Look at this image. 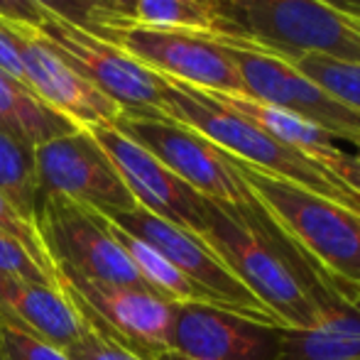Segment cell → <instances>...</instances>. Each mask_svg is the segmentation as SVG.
<instances>
[{
	"instance_id": "6da1fadb",
	"label": "cell",
	"mask_w": 360,
	"mask_h": 360,
	"mask_svg": "<svg viewBox=\"0 0 360 360\" xmlns=\"http://www.w3.org/2000/svg\"><path fill=\"white\" fill-rule=\"evenodd\" d=\"M201 240L282 328H309L333 307L285 257V238L277 236L257 201L250 206L209 201V223Z\"/></svg>"
},
{
	"instance_id": "7a4b0ae2",
	"label": "cell",
	"mask_w": 360,
	"mask_h": 360,
	"mask_svg": "<svg viewBox=\"0 0 360 360\" xmlns=\"http://www.w3.org/2000/svg\"><path fill=\"white\" fill-rule=\"evenodd\" d=\"M252 199L326 292L360 302V216L341 204L236 160Z\"/></svg>"
},
{
	"instance_id": "3957f363",
	"label": "cell",
	"mask_w": 360,
	"mask_h": 360,
	"mask_svg": "<svg viewBox=\"0 0 360 360\" xmlns=\"http://www.w3.org/2000/svg\"><path fill=\"white\" fill-rule=\"evenodd\" d=\"M162 79H165L162 113L169 115L172 120L201 133L236 160L294 186H302L316 196H323L333 204L346 206L360 216V191L338 179L323 165L267 135L252 120L233 110L214 91L196 89L167 76Z\"/></svg>"
},
{
	"instance_id": "277c9868",
	"label": "cell",
	"mask_w": 360,
	"mask_h": 360,
	"mask_svg": "<svg viewBox=\"0 0 360 360\" xmlns=\"http://www.w3.org/2000/svg\"><path fill=\"white\" fill-rule=\"evenodd\" d=\"M214 32L294 62L319 54L360 64V20L321 0H211Z\"/></svg>"
},
{
	"instance_id": "5b68a950",
	"label": "cell",
	"mask_w": 360,
	"mask_h": 360,
	"mask_svg": "<svg viewBox=\"0 0 360 360\" xmlns=\"http://www.w3.org/2000/svg\"><path fill=\"white\" fill-rule=\"evenodd\" d=\"M94 34L115 44L160 76L214 94L245 96L240 74L214 32L152 27L130 18H113L101 25Z\"/></svg>"
},
{
	"instance_id": "8992f818",
	"label": "cell",
	"mask_w": 360,
	"mask_h": 360,
	"mask_svg": "<svg viewBox=\"0 0 360 360\" xmlns=\"http://www.w3.org/2000/svg\"><path fill=\"white\" fill-rule=\"evenodd\" d=\"M113 128L145 147L204 199L228 206L255 204L238 172L236 157L223 152L201 133L172 120L169 115L157 110H120Z\"/></svg>"
},
{
	"instance_id": "52a82bcc",
	"label": "cell",
	"mask_w": 360,
	"mask_h": 360,
	"mask_svg": "<svg viewBox=\"0 0 360 360\" xmlns=\"http://www.w3.org/2000/svg\"><path fill=\"white\" fill-rule=\"evenodd\" d=\"M59 282L89 328L145 360L172 351L176 304L143 287L108 285L76 275H59Z\"/></svg>"
},
{
	"instance_id": "ba28073f",
	"label": "cell",
	"mask_w": 360,
	"mask_h": 360,
	"mask_svg": "<svg viewBox=\"0 0 360 360\" xmlns=\"http://www.w3.org/2000/svg\"><path fill=\"white\" fill-rule=\"evenodd\" d=\"M37 228L59 275L147 289L130 257L110 233L108 221L96 211L84 209L64 196H42Z\"/></svg>"
},
{
	"instance_id": "9c48e42d",
	"label": "cell",
	"mask_w": 360,
	"mask_h": 360,
	"mask_svg": "<svg viewBox=\"0 0 360 360\" xmlns=\"http://www.w3.org/2000/svg\"><path fill=\"white\" fill-rule=\"evenodd\" d=\"M39 37L86 81L105 94L120 110L162 113L165 103V79L118 49L101 39L98 34L47 15L39 27Z\"/></svg>"
},
{
	"instance_id": "30bf717a",
	"label": "cell",
	"mask_w": 360,
	"mask_h": 360,
	"mask_svg": "<svg viewBox=\"0 0 360 360\" xmlns=\"http://www.w3.org/2000/svg\"><path fill=\"white\" fill-rule=\"evenodd\" d=\"M214 37L231 54L243 86H245L248 98L289 110V113L333 133L348 145L360 143L358 110L338 103L333 96H328L326 91L319 89L314 81H309L307 76H302L282 59L260 52L245 42H238L233 37H226V34L214 32Z\"/></svg>"
},
{
	"instance_id": "8fae6325",
	"label": "cell",
	"mask_w": 360,
	"mask_h": 360,
	"mask_svg": "<svg viewBox=\"0 0 360 360\" xmlns=\"http://www.w3.org/2000/svg\"><path fill=\"white\" fill-rule=\"evenodd\" d=\"M103 218H108L120 231L140 238L147 245L155 248L160 255H165L186 280H191L196 287L204 289L214 299L216 307L236 311L240 316L255 319V321L280 326L275 321V316L248 292V287L218 260L216 252L199 236L140 209V206H135L133 211L105 214Z\"/></svg>"
},
{
	"instance_id": "7c38bea8",
	"label": "cell",
	"mask_w": 360,
	"mask_h": 360,
	"mask_svg": "<svg viewBox=\"0 0 360 360\" xmlns=\"http://www.w3.org/2000/svg\"><path fill=\"white\" fill-rule=\"evenodd\" d=\"M39 199L64 196L96 214L133 211L135 199L118 169L86 128L34 147Z\"/></svg>"
},
{
	"instance_id": "4fadbf2b",
	"label": "cell",
	"mask_w": 360,
	"mask_h": 360,
	"mask_svg": "<svg viewBox=\"0 0 360 360\" xmlns=\"http://www.w3.org/2000/svg\"><path fill=\"white\" fill-rule=\"evenodd\" d=\"M118 169L135 204L201 238L209 223V199L169 172L155 155L125 138L113 125L86 128Z\"/></svg>"
},
{
	"instance_id": "5bb4252c",
	"label": "cell",
	"mask_w": 360,
	"mask_h": 360,
	"mask_svg": "<svg viewBox=\"0 0 360 360\" xmlns=\"http://www.w3.org/2000/svg\"><path fill=\"white\" fill-rule=\"evenodd\" d=\"M282 333L214 304H176L172 351L201 360H277Z\"/></svg>"
},
{
	"instance_id": "9a60e30c",
	"label": "cell",
	"mask_w": 360,
	"mask_h": 360,
	"mask_svg": "<svg viewBox=\"0 0 360 360\" xmlns=\"http://www.w3.org/2000/svg\"><path fill=\"white\" fill-rule=\"evenodd\" d=\"M22 62V81L57 113L69 118L79 128L96 125H113L120 115V105H115L105 94H101L91 81L74 72L34 27L15 25Z\"/></svg>"
},
{
	"instance_id": "2e32d148",
	"label": "cell",
	"mask_w": 360,
	"mask_h": 360,
	"mask_svg": "<svg viewBox=\"0 0 360 360\" xmlns=\"http://www.w3.org/2000/svg\"><path fill=\"white\" fill-rule=\"evenodd\" d=\"M0 326L22 331L62 351L89 331L64 287L18 277H0Z\"/></svg>"
},
{
	"instance_id": "e0dca14e",
	"label": "cell",
	"mask_w": 360,
	"mask_h": 360,
	"mask_svg": "<svg viewBox=\"0 0 360 360\" xmlns=\"http://www.w3.org/2000/svg\"><path fill=\"white\" fill-rule=\"evenodd\" d=\"M233 110H238L240 115H245L248 120L262 128L267 135H272L275 140H280L282 145L292 147V150L302 152V155L311 157L314 162L323 165L328 172L336 174L338 165L346 160L348 152L343 150L333 133L319 128V125L309 123V120L299 118V115L282 110L277 105H267L260 101H252L248 96H228V94H218Z\"/></svg>"
},
{
	"instance_id": "ac0fdd59",
	"label": "cell",
	"mask_w": 360,
	"mask_h": 360,
	"mask_svg": "<svg viewBox=\"0 0 360 360\" xmlns=\"http://www.w3.org/2000/svg\"><path fill=\"white\" fill-rule=\"evenodd\" d=\"M277 360H360V302L333 304L309 328H285Z\"/></svg>"
},
{
	"instance_id": "d6986e66",
	"label": "cell",
	"mask_w": 360,
	"mask_h": 360,
	"mask_svg": "<svg viewBox=\"0 0 360 360\" xmlns=\"http://www.w3.org/2000/svg\"><path fill=\"white\" fill-rule=\"evenodd\" d=\"M74 130L79 125L49 108L27 84L0 69V133L37 147Z\"/></svg>"
},
{
	"instance_id": "ffe728a7",
	"label": "cell",
	"mask_w": 360,
	"mask_h": 360,
	"mask_svg": "<svg viewBox=\"0 0 360 360\" xmlns=\"http://www.w3.org/2000/svg\"><path fill=\"white\" fill-rule=\"evenodd\" d=\"M108 221V218H105ZM110 233L115 236V240L120 243V248L125 250V255L130 257V262L135 265L138 275L143 277L145 287L150 292L160 294L162 299L172 304H214V299L204 292L201 287H196L191 280H186L165 255L155 250L152 245H147L145 240L130 236V233L120 231L118 226L108 221ZM216 307V304H214Z\"/></svg>"
},
{
	"instance_id": "44dd1931",
	"label": "cell",
	"mask_w": 360,
	"mask_h": 360,
	"mask_svg": "<svg viewBox=\"0 0 360 360\" xmlns=\"http://www.w3.org/2000/svg\"><path fill=\"white\" fill-rule=\"evenodd\" d=\"M0 191L18 206L20 214L37 223L39 181L34 147L8 133H0Z\"/></svg>"
},
{
	"instance_id": "7402d4cb",
	"label": "cell",
	"mask_w": 360,
	"mask_h": 360,
	"mask_svg": "<svg viewBox=\"0 0 360 360\" xmlns=\"http://www.w3.org/2000/svg\"><path fill=\"white\" fill-rule=\"evenodd\" d=\"M289 67H294L302 76L314 81L319 89L333 96L338 103L360 113V64L309 54V57H299L289 62Z\"/></svg>"
},
{
	"instance_id": "603a6c76",
	"label": "cell",
	"mask_w": 360,
	"mask_h": 360,
	"mask_svg": "<svg viewBox=\"0 0 360 360\" xmlns=\"http://www.w3.org/2000/svg\"><path fill=\"white\" fill-rule=\"evenodd\" d=\"M133 20L143 25H152V27H181L214 32L211 8L196 3V0H138Z\"/></svg>"
},
{
	"instance_id": "cb8c5ba5",
	"label": "cell",
	"mask_w": 360,
	"mask_h": 360,
	"mask_svg": "<svg viewBox=\"0 0 360 360\" xmlns=\"http://www.w3.org/2000/svg\"><path fill=\"white\" fill-rule=\"evenodd\" d=\"M0 233L15 238L20 245L27 248V250L34 255V260H37L39 265H42L44 270L54 277V280H59V270L52 262V257H49L47 248H44L42 233H39L37 223H32L27 216L20 214L18 206H15L13 201L3 194V191H0ZM59 285H62V282H59Z\"/></svg>"
},
{
	"instance_id": "d4e9b609",
	"label": "cell",
	"mask_w": 360,
	"mask_h": 360,
	"mask_svg": "<svg viewBox=\"0 0 360 360\" xmlns=\"http://www.w3.org/2000/svg\"><path fill=\"white\" fill-rule=\"evenodd\" d=\"M30 3H34L52 18L67 20V22L89 30V32H96L108 20L120 18L105 8L103 0H30Z\"/></svg>"
},
{
	"instance_id": "484cf974",
	"label": "cell",
	"mask_w": 360,
	"mask_h": 360,
	"mask_svg": "<svg viewBox=\"0 0 360 360\" xmlns=\"http://www.w3.org/2000/svg\"><path fill=\"white\" fill-rule=\"evenodd\" d=\"M0 277H18L27 282H42V285L62 287L54 280L25 245H20L15 238L0 233Z\"/></svg>"
},
{
	"instance_id": "4316f807",
	"label": "cell",
	"mask_w": 360,
	"mask_h": 360,
	"mask_svg": "<svg viewBox=\"0 0 360 360\" xmlns=\"http://www.w3.org/2000/svg\"><path fill=\"white\" fill-rule=\"evenodd\" d=\"M0 343L5 360H72L62 348L8 326H0Z\"/></svg>"
},
{
	"instance_id": "83f0119b",
	"label": "cell",
	"mask_w": 360,
	"mask_h": 360,
	"mask_svg": "<svg viewBox=\"0 0 360 360\" xmlns=\"http://www.w3.org/2000/svg\"><path fill=\"white\" fill-rule=\"evenodd\" d=\"M67 356L72 360H145L135 356L133 351H128L125 346H120V343L105 338L103 333L94 331V328H89L81 341L67 348Z\"/></svg>"
},
{
	"instance_id": "f1b7e54d",
	"label": "cell",
	"mask_w": 360,
	"mask_h": 360,
	"mask_svg": "<svg viewBox=\"0 0 360 360\" xmlns=\"http://www.w3.org/2000/svg\"><path fill=\"white\" fill-rule=\"evenodd\" d=\"M0 69L22 81V62H20L18 32H15L13 22H8V20H3V18H0Z\"/></svg>"
},
{
	"instance_id": "f546056e",
	"label": "cell",
	"mask_w": 360,
	"mask_h": 360,
	"mask_svg": "<svg viewBox=\"0 0 360 360\" xmlns=\"http://www.w3.org/2000/svg\"><path fill=\"white\" fill-rule=\"evenodd\" d=\"M0 18L15 25H27V27H39L47 18L44 10H39L30 0H0Z\"/></svg>"
},
{
	"instance_id": "4dcf8cb0",
	"label": "cell",
	"mask_w": 360,
	"mask_h": 360,
	"mask_svg": "<svg viewBox=\"0 0 360 360\" xmlns=\"http://www.w3.org/2000/svg\"><path fill=\"white\" fill-rule=\"evenodd\" d=\"M336 176H338V179L346 181V184H351L356 191H360V165L351 157V152H348L346 160H343L341 165H338Z\"/></svg>"
},
{
	"instance_id": "1f68e13d",
	"label": "cell",
	"mask_w": 360,
	"mask_h": 360,
	"mask_svg": "<svg viewBox=\"0 0 360 360\" xmlns=\"http://www.w3.org/2000/svg\"><path fill=\"white\" fill-rule=\"evenodd\" d=\"M105 8L110 10V13L120 15V18H130L133 20V13H135V5H138V0H103Z\"/></svg>"
},
{
	"instance_id": "d6a6232c",
	"label": "cell",
	"mask_w": 360,
	"mask_h": 360,
	"mask_svg": "<svg viewBox=\"0 0 360 360\" xmlns=\"http://www.w3.org/2000/svg\"><path fill=\"white\" fill-rule=\"evenodd\" d=\"M321 3L331 5V8H336L338 13L348 15V18L360 20V0H321Z\"/></svg>"
},
{
	"instance_id": "836d02e7",
	"label": "cell",
	"mask_w": 360,
	"mask_h": 360,
	"mask_svg": "<svg viewBox=\"0 0 360 360\" xmlns=\"http://www.w3.org/2000/svg\"><path fill=\"white\" fill-rule=\"evenodd\" d=\"M155 360H201V358H191V356H184L179 351H165L162 356H157Z\"/></svg>"
},
{
	"instance_id": "e575fe53",
	"label": "cell",
	"mask_w": 360,
	"mask_h": 360,
	"mask_svg": "<svg viewBox=\"0 0 360 360\" xmlns=\"http://www.w3.org/2000/svg\"><path fill=\"white\" fill-rule=\"evenodd\" d=\"M351 147H353V150H356V152H353V155H351V157H353V160H356V162H358V165H360V143H356V145H351Z\"/></svg>"
},
{
	"instance_id": "d590c367",
	"label": "cell",
	"mask_w": 360,
	"mask_h": 360,
	"mask_svg": "<svg viewBox=\"0 0 360 360\" xmlns=\"http://www.w3.org/2000/svg\"><path fill=\"white\" fill-rule=\"evenodd\" d=\"M196 3H201V5H209V3H211V0H196Z\"/></svg>"
},
{
	"instance_id": "8d00e7d4",
	"label": "cell",
	"mask_w": 360,
	"mask_h": 360,
	"mask_svg": "<svg viewBox=\"0 0 360 360\" xmlns=\"http://www.w3.org/2000/svg\"><path fill=\"white\" fill-rule=\"evenodd\" d=\"M0 360H5V358H3V343H0Z\"/></svg>"
}]
</instances>
